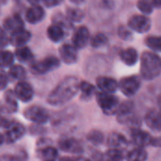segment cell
I'll return each instance as SVG.
<instances>
[{
    "mask_svg": "<svg viewBox=\"0 0 161 161\" xmlns=\"http://www.w3.org/2000/svg\"><path fill=\"white\" fill-rule=\"evenodd\" d=\"M87 140L94 145H99L104 142V135L99 130H91L87 135Z\"/></svg>",
    "mask_w": 161,
    "mask_h": 161,
    "instance_id": "obj_32",
    "label": "cell"
},
{
    "mask_svg": "<svg viewBox=\"0 0 161 161\" xmlns=\"http://www.w3.org/2000/svg\"><path fill=\"white\" fill-rule=\"evenodd\" d=\"M59 149L66 153L71 154H81L83 152V147L81 143L75 138H63L58 142Z\"/></svg>",
    "mask_w": 161,
    "mask_h": 161,
    "instance_id": "obj_11",
    "label": "cell"
},
{
    "mask_svg": "<svg viewBox=\"0 0 161 161\" xmlns=\"http://www.w3.org/2000/svg\"><path fill=\"white\" fill-rule=\"evenodd\" d=\"M79 83L75 76H67L50 92L47 97V103L53 107H58L68 103L77 94Z\"/></svg>",
    "mask_w": 161,
    "mask_h": 161,
    "instance_id": "obj_1",
    "label": "cell"
},
{
    "mask_svg": "<svg viewBox=\"0 0 161 161\" xmlns=\"http://www.w3.org/2000/svg\"><path fill=\"white\" fill-rule=\"evenodd\" d=\"M90 39H91V36H90L89 29L86 26H80L74 33V36H73V45L76 49L77 48L78 49L84 48L88 44Z\"/></svg>",
    "mask_w": 161,
    "mask_h": 161,
    "instance_id": "obj_12",
    "label": "cell"
},
{
    "mask_svg": "<svg viewBox=\"0 0 161 161\" xmlns=\"http://www.w3.org/2000/svg\"><path fill=\"white\" fill-rule=\"evenodd\" d=\"M48 142L43 143V139L40 140L38 142V155L43 160H55L58 157V151L55 147L48 145Z\"/></svg>",
    "mask_w": 161,
    "mask_h": 161,
    "instance_id": "obj_15",
    "label": "cell"
},
{
    "mask_svg": "<svg viewBox=\"0 0 161 161\" xmlns=\"http://www.w3.org/2000/svg\"><path fill=\"white\" fill-rule=\"evenodd\" d=\"M24 27H25V23L21 18V16L18 14L8 16L4 21V28L8 32L13 33L15 31L24 29Z\"/></svg>",
    "mask_w": 161,
    "mask_h": 161,
    "instance_id": "obj_18",
    "label": "cell"
},
{
    "mask_svg": "<svg viewBox=\"0 0 161 161\" xmlns=\"http://www.w3.org/2000/svg\"><path fill=\"white\" fill-rule=\"evenodd\" d=\"M47 36L52 42H58L63 39L64 29L60 25H58L57 24H53L50 26H48V28H47Z\"/></svg>",
    "mask_w": 161,
    "mask_h": 161,
    "instance_id": "obj_24",
    "label": "cell"
},
{
    "mask_svg": "<svg viewBox=\"0 0 161 161\" xmlns=\"http://www.w3.org/2000/svg\"><path fill=\"white\" fill-rule=\"evenodd\" d=\"M29 3H31L32 5H36L39 1H41V0H27Z\"/></svg>",
    "mask_w": 161,
    "mask_h": 161,
    "instance_id": "obj_44",
    "label": "cell"
},
{
    "mask_svg": "<svg viewBox=\"0 0 161 161\" xmlns=\"http://www.w3.org/2000/svg\"><path fill=\"white\" fill-rule=\"evenodd\" d=\"M148 158L147 152L141 147H136L132 149L126 156L127 161H146Z\"/></svg>",
    "mask_w": 161,
    "mask_h": 161,
    "instance_id": "obj_26",
    "label": "cell"
},
{
    "mask_svg": "<svg viewBox=\"0 0 161 161\" xmlns=\"http://www.w3.org/2000/svg\"><path fill=\"white\" fill-rule=\"evenodd\" d=\"M8 76H9L12 80L23 81V79L26 76V72L21 65H12L8 70Z\"/></svg>",
    "mask_w": 161,
    "mask_h": 161,
    "instance_id": "obj_27",
    "label": "cell"
},
{
    "mask_svg": "<svg viewBox=\"0 0 161 161\" xmlns=\"http://www.w3.org/2000/svg\"><path fill=\"white\" fill-rule=\"evenodd\" d=\"M59 66V59L50 56L42 60L35 61L30 65V70L35 75H44Z\"/></svg>",
    "mask_w": 161,
    "mask_h": 161,
    "instance_id": "obj_4",
    "label": "cell"
},
{
    "mask_svg": "<svg viewBox=\"0 0 161 161\" xmlns=\"http://www.w3.org/2000/svg\"><path fill=\"white\" fill-rule=\"evenodd\" d=\"M66 18L69 20V22L77 23L84 19L85 14L84 12L78 8H68L66 10Z\"/></svg>",
    "mask_w": 161,
    "mask_h": 161,
    "instance_id": "obj_29",
    "label": "cell"
},
{
    "mask_svg": "<svg viewBox=\"0 0 161 161\" xmlns=\"http://www.w3.org/2000/svg\"><path fill=\"white\" fill-rule=\"evenodd\" d=\"M124 158L125 157H124L122 150L110 148L102 157V161H123Z\"/></svg>",
    "mask_w": 161,
    "mask_h": 161,
    "instance_id": "obj_30",
    "label": "cell"
},
{
    "mask_svg": "<svg viewBox=\"0 0 161 161\" xmlns=\"http://www.w3.org/2000/svg\"><path fill=\"white\" fill-rule=\"evenodd\" d=\"M25 153H23V155H17V156H8V157H4L2 158V159L4 161H25V157L24 155Z\"/></svg>",
    "mask_w": 161,
    "mask_h": 161,
    "instance_id": "obj_39",
    "label": "cell"
},
{
    "mask_svg": "<svg viewBox=\"0 0 161 161\" xmlns=\"http://www.w3.org/2000/svg\"><path fill=\"white\" fill-rule=\"evenodd\" d=\"M14 56L10 51L0 50V68L10 67L13 63Z\"/></svg>",
    "mask_w": 161,
    "mask_h": 161,
    "instance_id": "obj_31",
    "label": "cell"
},
{
    "mask_svg": "<svg viewBox=\"0 0 161 161\" xmlns=\"http://www.w3.org/2000/svg\"><path fill=\"white\" fill-rule=\"evenodd\" d=\"M96 101L103 112L107 115L116 114L119 108V99L113 93L99 92L96 93Z\"/></svg>",
    "mask_w": 161,
    "mask_h": 161,
    "instance_id": "obj_3",
    "label": "cell"
},
{
    "mask_svg": "<svg viewBox=\"0 0 161 161\" xmlns=\"http://www.w3.org/2000/svg\"><path fill=\"white\" fill-rule=\"evenodd\" d=\"M0 1H1V2H3V1H6V0H0Z\"/></svg>",
    "mask_w": 161,
    "mask_h": 161,
    "instance_id": "obj_46",
    "label": "cell"
},
{
    "mask_svg": "<svg viewBox=\"0 0 161 161\" xmlns=\"http://www.w3.org/2000/svg\"><path fill=\"white\" fill-rule=\"evenodd\" d=\"M59 55L63 62L66 64H74L77 60L76 48L73 44H62L59 47Z\"/></svg>",
    "mask_w": 161,
    "mask_h": 161,
    "instance_id": "obj_14",
    "label": "cell"
},
{
    "mask_svg": "<svg viewBox=\"0 0 161 161\" xmlns=\"http://www.w3.org/2000/svg\"><path fill=\"white\" fill-rule=\"evenodd\" d=\"M128 27L139 33H145L151 28V20L145 15H134L128 21Z\"/></svg>",
    "mask_w": 161,
    "mask_h": 161,
    "instance_id": "obj_9",
    "label": "cell"
},
{
    "mask_svg": "<svg viewBox=\"0 0 161 161\" xmlns=\"http://www.w3.org/2000/svg\"><path fill=\"white\" fill-rule=\"evenodd\" d=\"M44 17V10L39 5H33L25 13V19L30 24H37L41 22Z\"/></svg>",
    "mask_w": 161,
    "mask_h": 161,
    "instance_id": "obj_22",
    "label": "cell"
},
{
    "mask_svg": "<svg viewBox=\"0 0 161 161\" xmlns=\"http://www.w3.org/2000/svg\"><path fill=\"white\" fill-rule=\"evenodd\" d=\"M118 88L127 97L134 96L141 88V79L137 75L126 76L121 79Z\"/></svg>",
    "mask_w": 161,
    "mask_h": 161,
    "instance_id": "obj_5",
    "label": "cell"
},
{
    "mask_svg": "<svg viewBox=\"0 0 161 161\" xmlns=\"http://www.w3.org/2000/svg\"><path fill=\"white\" fill-rule=\"evenodd\" d=\"M134 104L131 101H126L121 105H119V108L117 109V119L118 122L121 124H136L138 121L135 119L134 113H133ZM137 125V124H136Z\"/></svg>",
    "mask_w": 161,
    "mask_h": 161,
    "instance_id": "obj_8",
    "label": "cell"
},
{
    "mask_svg": "<svg viewBox=\"0 0 161 161\" xmlns=\"http://www.w3.org/2000/svg\"><path fill=\"white\" fill-rule=\"evenodd\" d=\"M70 1H72V2H73V3H75V4H79V3L83 2L84 0H70Z\"/></svg>",
    "mask_w": 161,
    "mask_h": 161,
    "instance_id": "obj_45",
    "label": "cell"
},
{
    "mask_svg": "<svg viewBox=\"0 0 161 161\" xmlns=\"http://www.w3.org/2000/svg\"><path fill=\"white\" fill-rule=\"evenodd\" d=\"M161 73V60L154 52H143L141 58V74L146 80H153Z\"/></svg>",
    "mask_w": 161,
    "mask_h": 161,
    "instance_id": "obj_2",
    "label": "cell"
},
{
    "mask_svg": "<svg viewBox=\"0 0 161 161\" xmlns=\"http://www.w3.org/2000/svg\"><path fill=\"white\" fill-rule=\"evenodd\" d=\"M30 37H31V34L29 31L25 29H21V30L11 33L8 41L13 46L21 47V46H25V44L30 40Z\"/></svg>",
    "mask_w": 161,
    "mask_h": 161,
    "instance_id": "obj_20",
    "label": "cell"
},
{
    "mask_svg": "<svg viewBox=\"0 0 161 161\" xmlns=\"http://www.w3.org/2000/svg\"><path fill=\"white\" fill-rule=\"evenodd\" d=\"M15 56L21 62H29L33 58V54L27 46L18 47L15 51Z\"/></svg>",
    "mask_w": 161,
    "mask_h": 161,
    "instance_id": "obj_28",
    "label": "cell"
},
{
    "mask_svg": "<svg viewBox=\"0 0 161 161\" xmlns=\"http://www.w3.org/2000/svg\"><path fill=\"white\" fill-rule=\"evenodd\" d=\"M108 145L111 149H118V150L123 151V149L127 147L128 141L121 133L112 132V133L109 134V136L108 138Z\"/></svg>",
    "mask_w": 161,
    "mask_h": 161,
    "instance_id": "obj_17",
    "label": "cell"
},
{
    "mask_svg": "<svg viewBox=\"0 0 161 161\" xmlns=\"http://www.w3.org/2000/svg\"><path fill=\"white\" fill-rule=\"evenodd\" d=\"M118 34L121 39L125 41H130L132 39V32L129 28L125 26H120L118 30Z\"/></svg>",
    "mask_w": 161,
    "mask_h": 161,
    "instance_id": "obj_36",
    "label": "cell"
},
{
    "mask_svg": "<svg viewBox=\"0 0 161 161\" xmlns=\"http://www.w3.org/2000/svg\"><path fill=\"white\" fill-rule=\"evenodd\" d=\"M8 83V76L5 71L0 69V91L4 90Z\"/></svg>",
    "mask_w": 161,
    "mask_h": 161,
    "instance_id": "obj_37",
    "label": "cell"
},
{
    "mask_svg": "<svg viewBox=\"0 0 161 161\" xmlns=\"http://www.w3.org/2000/svg\"><path fill=\"white\" fill-rule=\"evenodd\" d=\"M8 40L5 30L0 27V50L8 44Z\"/></svg>",
    "mask_w": 161,
    "mask_h": 161,
    "instance_id": "obj_38",
    "label": "cell"
},
{
    "mask_svg": "<svg viewBox=\"0 0 161 161\" xmlns=\"http://www.w3.org/2000/svg\"><path fill=\"white\" fill-rule=\"evenodd\" d=\"M145 123L151 130L156 131V132H160V113L158 110L156 109L149 110L145 115Z\"/></svg>",
    "mask_w": 161,
    "mask_h": 161,
    "instance_id": "obj_21",
    "label": "cell"
},
{
    "mask_svg": "<svg viewBox=\"0 0 161 161\" xmlns=\"http://www.w3.org/2000/svg\"><path fill=\"white\" fill-rule=\"evenodd\" d=\"M121 59L122 61L128 65V66H133L137 63L139 56H138V52L136 51V49L129 47L127 49H125L121 52Z\"/></svg>",
    "mask_w": 161,
    "mask_h": 161,
    "instance_id": "obj_23",
    "label": "cell"
},
{
    "mask_svg": "<svg viewBox=\"0 0 161 161\" xmlns=\"http://www.w3.org/2000/svg\"><path fill=\"white\" fill-rule=\"evenodd\" d=\"M150 4L152 5V7H156L158 8L161 6V0H150Z\"/></svg>",
    "mask_w": 161,
    "mask_h": 161,
    "instance_id": "obj_41",
    "label": "cell"
},
{
    "mask_svg": "<svg viewBox=\"0 0 161 161\" xmlns=\"http://www.w3.org/2000/svg\"><path fill=\"white\" fill-rule=\"evenodd\" d=\"M79 90L81 91L80 98L84 101H89L95 93V87L87 81H82L79 83Z\"/></svg>",
    "mask_w": 161,
    "mask_h": 161,
    "instance_id": "obj_25",
    "label": "cell"
},
{
    "mask_svg": "<svg viewBox=\"0 0 161 161\" xmlns=\"http://www.w3.org/2000/svg\"><path fill=\"white\" fill-rule=\"evenodd\" d=\"M59 161H75V159H74L71 157H63L59 159Z\"/></svg>",
    "mask_w": 161,
    "mask_h": 161,
    "instance_id": "obj_42",
    "label": "cell"
},
{
    "mask_svg": "<svg viewBox=\"0 0 161 161\" xmlns=\"http://www.w3.org/2000/svg\"><path fill=\"white\" fill-rule=\"evenodd\" d=\"M5 142V139H4V136L0 133V145L3 144V142Z\"/></svg>",
    "mask_w": 161,
    "mask_h": 161,
    "instance_id": "obj_43",
    "label": "cell"
},
{
    "mask_svg": "<svg viewBox=\"0 0 161 161\" xmlns=\"http://www.w3.org/2000/svg\"><path fill=\"white\" fill-rule=\"evenodd\" d=\"M24 117L32 123L43 125L49 120V113L40 106H31L24 111Z\"/></svg>",
    "mask_w": 161,
    "mask_h": 161,
    "instance_id": "obj_6",
    "label": "cell"
},
{
    "mask_svg": "<svg viewBox=\"0 0 161 161\" xmlns=\"http://www.w3.org/2000/svg\"><path fill=\"white\" fill-rule=\"evenodd\" d=\"M47 7H55L59 5L63 0H42Z\"/></svg>",
    "mask_w": 161,
    "mask_h": 161,
    "instance_id": "obj_40",
    "label": "cell"
},
{
    "mask_svg": "<svg viewBox=\"0 0 161 161\" xmlns=\"http://www.w3.org/2000/svg\"><path fill=\"white\" fill-rule=\"evenodd\" d=\"M96 85L103 92L114 93L118 90V82L111 77L99 76L96 79Z\"/></svg>",
    "mask_w": 161,
    "mask_h": 161,
    "instance_id": "obj_16",
    "label": "cell"
},
{
    "mask_svg": "<svg viewBox=\"0 0 161 161\" xmlns=\"http://www.w3.org/2000/svg\"><path fill=\"white\" fill-rule=\"evenodd\" d=\"M131 138H132L133 143L137 147H141V148H143L147 145H151L152 141H153V137L149 133L142 131L141 129H138V128H135L132 130Z\"/></svg>",
    "mask_w": 161,
    "mask_h": 161,
    "instance_id": "obj_13",
    "label": "cell"
},
{
    "mask_svg": "<svg viewBox=\"0 0 161 161\" xmlns=\"http://www.w3.org/2000/svg\"><path fill=\"white\" fill-rule=\"evenodd\" d=\"M16 96L12 91H7L4 95V101L2 104V109L8 113H14L18 109V103Z\"/></svg>",
    "mask_w": 161,
    "mask_h": 161,
    "instance_id": "obj_19",
    "label": "cell"
},
{
    "mask_svg": "<svg viewBox=\"0 0 161 161\" xmlns=\"http://www.w3.org/2000/svg\"><path fill=\"white\" fill-rule=\"evenodd\" d=\"M137 6L138 8L144 14H150L153 11V7L148 0H139Z\"/></svg>",
    "mask_w": 161,
    "mask_h": 161,
    "instance_id": "obj_35",
    "label": "cell"
},
{
    "mask_svg": "<svg viewBox=\"0 0 161 161\" xmlns=\"http://www.w3.org/2000/svg\"><path fill=\"white\" fill-rule=\"evenodd\" d=\"M145 43L149 48L156 52H159L161 50V40L159 37L157 36H149L145 40Z\"/></svg>",
    "mask_w": 161,
    "mask_h": 161,
    "instance_id": "obj_34",
    "label": "cell"
},
{
    "mask_svg": "<svg viewBox=\"0 0 161 161\" xmlns=\"http://www.w3.org/2000/svg\"><path fill=\"white\" fill-rule=\"evenodd\" d=\"M44 161H55V160H44Z\"/></svg>",
    "mask_w": 161,
    "mask_h": 161,
    "instance_id": "obj_47",
    "label": "cell"
},
{
    "mask_svg": "<svg viewBox=\"0 0 161 161\" xmlns=\"http://www.w3.org/2000/svg\"><path fill=\"white\" fill-rule=\"evenodd\" d=\"M90 40H91V44L95 48L102 47V46L106 45L108 42V37L103 33H97Z\"/></svg>",
    "mask_w": 161,
    "mask_h": 161,
    "instance_id": "obj_33",
    "label": "cell"
},
{
    "mask_svg": "<svg viewBox=\"0 0 161 161\" xmlns=\"http://www.w3.org/2000/svg\"><path fill=\"white\" fill-rule=\"evenodd\" d=\"M13 92H14L16 98L24 103L29 102L33 98V95H34L32 87L30 86L29 83H27L25 81L18 82L15 86Z\"/></svg>",
    "mask_w": 161,
    "mask_h": 161,
    "instance_id": "obj_10",
    "label": "cell"
},
{
    "mask_svg": "<svg viewBox=\"0 0 161 161\" xmlns=\"http://www.w3.org/2000/svg\"><path fill=\"white\" fill-rule=\"evenodd\" d=\"M5 128L7 131H6V134L4 136V139L8 143L16 142L25 133V126L21 123H18V122L9 121Z\"/></svg>",
    "mask_w": 161,
    "mask_h": 161,
    "instance_id": "obj_7",
    "label": "cell"
}]
</instances>
